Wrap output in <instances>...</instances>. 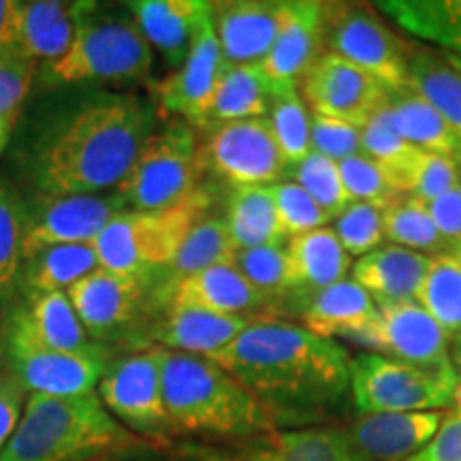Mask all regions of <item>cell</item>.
I'll return each mask as SVG.
<instances>
[{
	"label": "cell",
	"instance_id": "cell-1",
	"mask_svg": "<svg viewBox=\"0 0 461 461\" xmlns=\"http://www.w3.org/2000/svg\"><path fill=\"white\" fill-rule=\"evenodd\" d=\"M207 359L233 374L269 412L276 429L319 428L350 402L348 350L302 325L252 322Z\"/></svg>",
	"mask_w": 461,
	"mask_h": 461
},
{
	"label": "cell",
	"instance_id": "cell-2",
	"mask_svg": "<svg viewBox=\"0 0 461 461\" xmlns=\"http://www.w3.org/2000/svg\"><path fill=\"white\" fill-rule=\"evenodd\" d=\"M157 124V109L135 95L84 103L48 132L34 157V184L45 197L99 194L118 186Z\"/></svg>",
	"mask_w": 461,
	"mask_h": 461
},
{
	"label": "cell",
	"instance_id": "cell-3",
	"mask_svg": "<svg viewBox=\"0 0 461 461\" xmlns=\"http://www.w3.org/2000/svg\"><path fill=\"white\" fill-rule=\"evenodd\" d=\"M163 400L176 434L248 440L276 431L261 402L207 357L163 348Z\"/></svg>",
	"mask_w": 461,
	"mask_h": 461
},
{
	"label": "cell",
	"instance_id": "cell-4",
	"mask_svg": "<svg viewBox=\"0 0 461 461\" xmlns=\"http://www.w3.org/2000/svg\"><path fill=\"white\" fill-rule=\"evenodd\" d=\"M132 445L96 391L73 397L28 393L0 461H90Z\"/></svg>",
	"mask_w": 461,
	"mask_h": 461
},
{
	"label": "cell",
	"instance_id": "cell-5",
	"mask_svg": "<svg viewBox=\"0 0 461 461\" xmlns=\"http://www.w3.org/2000/svg\"><path fill=\"white\" fill-rule=\"evenodd\" d=\"M152 71V50L129 9L79 3L77 24L67 54L48 65L56 86L143 82Z\"/></svg>",
	"mask_w": 461,
	"mask_h": 461
},
{
	"label": "cell",
	"instance_id": "cell-6",
	"mask_svg": "<svg viewBox=\"0 0 461 461\" xmlns=\"http://www.w3.org/2000/svg\"><path fill=\"white\" fill-rule=\"evenodd\" d=\"M212 194L201 186L182 205L163 212L124 210L92 241L103 269L126 276L167 272L190 229L203 218Z\"/></svg>",
	"mask_w": 461,
	"mask_h": 461
},
{
	"label": "cell",
	"instance_id": "cell-7",
	"mask_svg": "<svg viewBox=\"0 0 461 461\" xmlns=\"http://www.w3.org/2000/svg\"><path fill=\"white\" fill-rule=\"evenodd\" d=\"M201 171L197 131L186 120H173L149 135L115 193L126 210H171L199 193Z\"/></svg>",
	"mask_w": 461,
	"mask_h": 461
},
{
	"label": "cell",
	"instance_id": "cell-8",
	"mask_svg": "<svg viewBox=\"0 0 461 461\" xmlns=\"http://www.w3.org/2000/svg\"><path fill=\"white\" fill-rule=\"evenodd\" d=\"M457 387V367L428 370L374 353L350 359V403L361 417L442 411L455 402Z\"/></svg>",
	"mask_w": 461,
	"mask_h": 461
},
{
	"label": "cell",
	"instance_id": "cell-9",
	"mask_svg": "<svg viewBox=\"0 0 461 461\" xmlns=\"http://www.w3.org/2000/svg\"><path fill=\"white\" fill-rule=\"evenodd\" d=\"M325 51L370 73L389 92L411 88L412 48L366 5H325Z\"/></svg>",
	"mask_w": 461,
	"mask_h": 461
},
{
	"label": "cell",
	"instance_id": "cell-10",
	"mask_svg": "<svg viewBox=\"0 0 461 461\" xmlns=\"http://www.w3.org/2000/svg\"><path fill=\"white\" fill-rule=\"evenodd\" d=\"M5 350L11 367L9 372L24 384L28 393L54 397L90 393L112 366L107 348L92 355H73L41 344L28 331L17 310L11 314L5 333Z\"/></svg>",
	"mask_w": 461,
	"mask_h": 461
},
{
	"label": "cell",
	"instance_id": "cell-11",
	"mask_svg": "<svg viewBox=\"0 0 461 461\" xmlns=\"http://www.w3.org/2000/svg\"><path fill=\"white\" fill-rule=\"evenodd\" d=\"M201 165L230 188L274 186L288 180V165L267 118H250L210 129Z\"/></svg>",
	"mask_w": 461,
	"mask_h": 461
},
{
	"label": "cell",
	"instance_id": "cell-12",
	"mask_svg": "<svg viewBox=\"0 0 461 461\" xmlns=\"http://www.w3.org/2000/svg\"><path fill=\"white\" fill-rule=\"evenodd\" d=\"M96 387L109 414L135 434L148 438L176 434L163 400V348L149 346L143 353L112 363Z\"/></svg>",
	"mask_w": 461,
	"mask_h": 461
},
{
	"label": "cell",
	"instance_id": "cell-13",
	"mask_svg": "<svg viewBox=\"0 0 461 461\" xmlns=\"http://www.w3.org/2000/svg\"><path fill=\"white\" fill-rule=\"evenodd\" d=\"M310 112L363 129L389 103V88L331 51L321 54L299 84Z\"/></svg>",
	"mask_w": 461,
	"mask_h": 461
},
{
	"label": "cell",
	"instance_id": "cell-14",
	"mask_svg": "<svg viewBox=\"0 0 461 461\" xmlns=\"http://www.w3.org/2000/svg\"><path fill=\"white\" fill-rule=\"evenodd\" d=\"M157 276H126L95 269L67 291L75 314L95 342L122 338L152 299Z\"/></svg>",
	"mask_w": 461,
	"mask_h": 461
},
{
	"label": "cell",
	"instance_id": "cell-15",
	"mask_svg": "<svg viewBox=\"0 0 461 461\" xmlns=\"http://www.w3.org/2000/svg\"><path fill=\"white\" fill-rule=\"evenodd\" d=\"M186 461H367L350 442L346 428L276 429L235 447H184Z\"/></svg>",
	"mask_w": 461,
	"mask_h": 461
},
{
	"label": "cell",
	"instance_id": "cell-16",
	"mask_svg": "<svg viewBox=\"0 0 461 461\" xmlns=\"http://www.w3.org/2000/svg\"><path fill=\"white\" fill-rule=\"evenodd\" d=\"M124 201L113 193L77 194V197H45L37 210L26 212L24 222V261L45 248L92 244L96 235L124 212Z\"/></svg>",
	"mask_w": 461,
	"mask_h": 461
},
{
	"label": "cell",
	"instance_id": "cell-17",
	"mask_svg": "<svg viewBox=\"0 0 461 461\" xmlns=\"http://www.w3.org/2000/svg\"><path fill=\"white\" fill-rule=\"evenodd\" d=\"M302 327L321 338H342L367 353L384 355L380 308L348 278L316 293L303 303Z\"/></svg>",
	"mask_w": 461,
	"mask_h": 461
},
{
	"label": "cell",
	"instance_id": "cell-18",
	"mask_svg": "<svg viewBox=\"0 0 461 461\" xmlns=\"http://www.w3.org/2000/svg\"><path fill=\"white\" fill-rule=\"evenodd\" d=\"M224 67H227V60L221 51L214 22H212V5H207L194 28L186 62L154 86V96H157L160 112L177 113L186 122L197 126L201 112L210 101Z\"/></svg>",
	"mask_w": 461,
	"mask_h": 461
},
{
	"label": "cell",
	"instance_id": "cell-19",
	"mask_svg": "<svg viewBox=\"0 0 461 461\" xmlns=\"http://www.w3.org/2000/svg\"><path fill=\"white\" fill-rule=\"evenodd\" d=\"M152 303L160 308L190 305L216 314L244 316L250 321H265L263 312L274 305L272 299L258 293L233 265H216L203 272L163 282L152 295Z\"/></svg>",
	"mask_w": 461,
	"mask_h": 461
},
{
	"label": "cell",
	"instance_id": "cell-20",
	"mask_svg": "<svg viewBox=\"0 0 461 461\" xmlns=\"http://www.w3.org/2000/svg\"><path fill=\"white\" fill-rule=\"evenodd\" d=\"M212 22L229 65H261L285 24L288 0H221Z\"/></svg>",
	"mask_w": 461,
	"mask_h": 461
},
{
	"label": "cell",
	"instance_id": "cell-21",
	"mask_svg": "<svg viewBox=\"0 0 461 461\" xmlns=\"http://www.w3.org/2000/svg\"><path fill=\"white\" fill-rule=\"evenodd\" d=\"M325 5L316 0H288L285 24L272 51L261 62L272 88H299L303 75L325 54Z\"/></svg>",
	"mask_w": 461,
	"mask_h": 461
},
{
	"label": "cell",
	"instance_id": "cell-22",
	"mask_svg": "<svg viewBox=\"0 0 461 461\" xmlns=\"http://www.w3.org/2000/svg\"><path fill=\"white\" fill-rule=\"evenodd\" d=\"M384 357L428 370H451V339L417 302L383 305Z\"/></svg>",
	"mask_w": 461,
	"mask_h": 461
},
{
	"label": "cell",
	"instance_id": "cell-23",
	"mask_svg": "<svg viewBox=\"0 0 461 461\" xmlns=\"http://www.w3.org/2000/svg\"><path fill=\"white\" fill-rule=\"evenodd\" d=\"M442 417V411L366 414L346 434L367 461H406L434 438Z\"/></svg>",
	"mask_w": 461,
	"mask_h": 461
},
{
	"label": "cell",
	"instance_id": "cell-24",
	"mask_svg": "<svg viewBox=\"0 0 461 461\" xmlns=\"http://www.w3.org/2000/svg\"><path fill=\"white\" fill-rule=\"evenodd\" d=\"M252 322L257 321L216 314L190 305H165L157 325L149 330L148 339L157 342V348L173 353L214 357Z\"/></svg>",
	"mask_w": 461,
	"mask_h": 461
},
{
	"label": "cell",
	"instance_id": "cell-25",
	"mask_svg": "<svg viewBox=\"0 0 461 461\" xmlns=\"http://www.w3.org/2000/svg\"><path fill=\"white\" fill-rule=\"evenodd\" d=\"M286 255L291 267L288 297L297 299L302 308L316 293L346 280L353 269V257L330 227L291 238L286 241Z\"/></svg>",
	"mask_w": 461,
	"mask_h": 461
},
{
	"label": "cell",
	"instance_id": "cell-26",
	"mask_svg": "<svg viewBox=\"0 0 461 461\" xmlns=\"http://www.w3.org/2000/svg\"><path fill=\"white\" fill-rule=\"evenodd\" d=\"M429 263L431 257L428 255L384 244L353 263L350 280L357 282L376 302L378 308L417 302V293Z\"/></svg>",
	"mask_w": 461,
	"mask_h": 461
},
{
	"label": "cell",
	"instance_id": "cell-27",
	"mask_svg": "<svg viewBox=\"0 0 461 461\" xmlns=\"http://www.w3.org/2000/svg\"><path fill=\"white\" fill-rule=\"evenodd\" d=\"M79 3L26 0L15 3L11 45L31 60L51 65L71 48Z\"/></svg>",
	"mask_w": 461,
	"mask_h": 461
},
{
	"label": "cell",
	"instance_id": "cell-28",
	"mask_svg": "<svg viewBox=\"0 0 461 461\" xmlns=\"http://www.w3.org/2000/svg\"><path fill=\"white\" fill-rule=\"evenodd\" d=\"M207 5L203 0H135L124 7L135 17L146 41L177 71L186 62L194 28Z\"/></svg>",
	"mask_w": 461,
	"mask_h": 461
},
{
	"label": "cell",
	"instance_id": "cell-29",
	"mask_svg": "<svg viewBox=\"0 0 461 461\" xmlns=\"http://www.w3.org/2000/svg\"><path fill=\"white\" fill-rule=\"evenodd\" d=\"M272 82L261 65H229L218 79L210 101L197 122V129L238 122V120L267 118L272 101Z\"/></svg>",
	"mask_w": 461,
	"mask_h": 461
},
{
	"label": "cell",
	"instance_id": "cell-30",
	"mask_svg": "<svg viewBox=\"0 0 461 461\" xmlns=\"http://www.w3.org/2000/svg\"><path fill=\"white\" fill-rule=\"evenodd\" d=\"M17 314L39 342L60 353L92 355L105 348L88 336L71 299L62 291L31 293L26 305L17 308Z\"/></svg>",
	"mask_w": 461,
	"mask_h": 461
},
{
	"label": "cell",
	"instance_id": "cell-31",
	"mask_svg": "<svg viewBox=\"0 0 461 461\" xmlns=\"http://www.w3.org/2000/svg\"><path fill=\"white\" fill-rule=\"evenodd\" d=\"M224 224H227L235 250L286 246L288 241L269 186L230 188L227 210H224Z\"/></svg>",
	"mask_w": 461,
	"mask_h": 461
},
{
	"label": "cell",
	"instance_id": "cell-32",
	"mask_svg": "<svg viewBox=\"0 0 461 461\" xmlns=\"http://www.w3.org/2000/svg\"><path fill=\"white\" fill-rule=\"evenodd\" d=\"M374 7L412 37L461 58V0H380Z\"/></svg>",
	"mask_w": 461,
	"mask_h": 461
},
{
	"label": "cell",
	"instance_id": "cell-33",
	"mask_svg": "<svg viewBox=\"0 0 461 461\" xmlns=\"http://www.w3.org/2000/svg\"><path fill=\"white\" fill-rule=\"evenodd\" d=\"M389 109L397 131L411 146L461 165V140L457 132L412 88L389 92Z\"/></svg>",
	"mask_w": 461,
	"mask_h": 461
},
{
	"label": "cell",
	"instance_id": "cell-34",
	"mask_svg": "<svg viewBox=\"0 0 461 461\" xmlns=\"http://www.w3.org/2000/svg\"><path fill=\"white\" fill-rule=\"evenodd\" d=\"M411 88L447 120L461 140V73L447 51L434 48L412 50Z\"/></svg>",
	"mask_w": 461,
	"mask_h": 461
},
{
	"label": "cell",
	"instance_id": "cell-35",
	"mask_svg": "<svg viewBox=\"0 0 461 461\" xmlns=\"http://www.w3.org/2000/svg\"><path fill=\"white\" fill-rule=\"evenodd\" d=\"M24 286L31 293H67L75 282L99 269L95 248L90 244L45 248L24 261Z\"/></svg>",
	"mask_w": 461,
	"mask_h": 461
},
{
	"label": "cell",
	"instance_id": "cell-36",
	"mask_svg": "<svg viewBox=\"0 0 461 461\" xmlns=\"http://www.w3.org/2000/svg\"><path fill=\"white\" fill-rule=\"evenodd\" d=\"M384 240L389 244L408 248L420 255H451L453 244L438 230L423 201L402 194L383 210Z\"/></svg>",
	"mask_w": 461,
	"mask_h": 461
},
{
	"label": "cell",
	"instance_id": "cell-37",
	"mask_svg": "<svg viewBox=\"0 0 461 461\" xmlns=\"http://www.w3.org/2000/svg\"><path fill=\"white\" fill-rule=\"evenodd\" d=\"M417 303L461 346V265L451 255L431 257L417 293Z\"/></svg>",
	"mask_w": 461,
	"mask_h": 461
},
{
	"label": "cell",
	"instance_id": "cell-38",
	"mask_svg": "<svg viewBox=\"0 0 461 461\" xmlns=\"http://www.w3.org/2000/svg\"><path fill=\"white\" fill-rule=\"evenodd\" d=\"M267 120L288 169L312 152V113L308 112L297 86L272 90Z\"/></svg>",
	"mask_w": 461,
	"mask_h": 461
},
{
	"label": "cell",
	"instance_id": "cell-39",
	"mask_svg": "<svg viewBox=\"0 0 461 461\" xmlns=\"http://www.w3.org/2000/svg\"><path fill=\"white\" fill-rule=\"evenodd\" d=\"M233 255L235 248L230 244L224 218L203 216L190 229L176 258L165 272L163 282L203 272V269L216 267V265H230Z\"/></svg>",
	"mask_w": 461,
	"mask_h": 461
},
{
	"label": "cell",
	"instance_id": "cell-40",
	"mask_svg": "<svg viewBox=\"0 0 461 461\" xmlns=\"http://www.w3.org/2000/svg\"><path fill=\"white\" fill-rule=\"evenodd\" d=\"M288 180L299 184L331 221H336L346 207L353 203L339 177L338 163L319 152H310L302 163L293 167L288 171Z\"/></svg>",
	"mask_w": 461,
	"mask_h": 461
},
{
	"label": "cell",
	"instance_id": "cell-41",
	"mask_svg": "<svg viewBox=\"0 0 461 461\" xmlns=\"http://www.w3.org/2000/svg\"><path fill=\"white\" fill-rule=\"evenodd\" d=\"M230 265L258 293L272 299L274 303L288 297L291 267H288L286 246H261L250 248V250H235Z\"/></svg>",
	"mask_w": 461,
	"mask_h": 461
},
{
	"label": "cell",
	"instance_id": "cell-42",
	"mask_svg": "<svg viewBox=\"0 0 461 461\" xmlns=\"http://www.w3.org/2000/svg\"><path fill=\"white\" fill-rule=\"evenodd\" d=\"M24 222L26 212L17 203L11 190L0 184V297L11 295L22 272Z\"/></svg>",
	"mask_w": 461,
	"mask_h": 461
},
{
	"label": "cell",
	"instance_id": "cell-43",
	"mask_svg": "<svg viewBox=\"0 0 461 461\" xmlns=\"http://www.w3.org/2000/svg\"><path fill=\"white\" fill-rule=\"evenodd\" d=\"M339 244L350 257H366L370 252L384 246L383 210L367 203L353 201L346 210L333 221L331 227Z\"/></svg>",
	"mask_w": 461,
	"mask_h": 461
},
{
	"label": "cell",
	"instance_id": "cell-44",
	"mask_svg": "<svg viewBox=\"0 0 461 461\" xmlns=\"http://www.w3.org/2000/svg\"><path fill=\"white\" fill-rule=\"evenodd\" d=\"M338 171L346 193L357 203H367L378 207V210H387L397 197H402L387 182L376 160H372L367 154H357V157L342 160V163H338Z\"/></svg>",
	"mask_w": 461,
	"mask_h": 461
},
{
	"label": "cell",
	"instance_id": "cell-45",
	"mask_svg": "<svg viewBox=\"0 0 461 461\" xmlns=\"http://www.w3.org/2000/svg\"><path fill=\"white\" fill-rule=\"evenodd\" d=\"M269 188H272L282 230L288 240L322 229L331 222V218L321 210V205L293 180L278 182Z\"/></svg>",
	"mask_w": 461,
	"mask_h": 461
},
{
	"label": "cell",
	"instance_id": "cell-46",
	"mask_svg": "<svg viewBox=\"0 0 461 461\" xmlns=\"http://www.w3.org/2000/svg\"><path fill=\"white\" fill-rule=\"evenodd\" d=\"M34 75V60L14 45H0V115L15 124Z\"/></svg>",
	"mask_w": 461,
	"mask_h": 461
},
{
	"label": "cell",
	"instance_id": "cell-47",
	"mask_svg": "<svg viewBox=\"0 0 461 461\" xmlns=\"http://www.w3.org/2000/svg\"><path fill=\"white\" fill-rule=\"evenodd\" d=\"M312 152L322 154L333 163H342L346 158L363 154L361 129L342 120L312 113Z\"/></svg>",
	"mask_w": 461,
	"mask_h": 461
},
{
	"label": "cell",
	"instance_id": "cell-48",
	"mask_svg": "<svg viewBox=\"0 0 461 461\" xmlns=\"http://www.w3.org/2000/svg\"><path fill=\"white\" fill-rule=\"evenodd\" d=\"M457 186H461V165L447 157L423 152L411 197L429 203Z\"/></svg>",
	"mask_w": 461,
	"mask_h": 461
},
{
	"label": "cell",
	"instance_id": "cell-49",
	"mask_svg": "<svg viewBox=\"0 0 461 461\" xmlns=\"http://www.w3.org/2000/svg\"><path fill=\"white\" fill-rule=\"evenodd\" d=\"M406 461H461V378L453 408L442 417L434 438Z\"/></svg>",
	"mask_w": 461,
	"mask_h": 461
},
{
	"label": "cell",
	"instance_id": "cell-50",
	"mask_svg": "<svg viewBox=\"0 0 461 461\" xmlns=\"http://www.w3.org/2000/svg\"><path fill=\"white\" fill-rule=\"evenodd\" d=\"M28 391L11 372H0V453L24 411Z\"/></svg>",
	"mask_w": 461,
	"mask_h": 461
},
{
	"label": "cell",
	"instance_id": "cell-51",
	"mask_svg": "<svg viewBox=\"0 0 461 461\" xmlns=\"http://www.w3.org/2000/svg\"><path fill=\"white\" fill-rule=\"evenodd\" d=\"M425 205H428V212L438 230L453 246L461 241V186L448 190V193L440 194Z\"/></svg>",
	"mask_w": 461,
	"mask_h": 461
},
{
	"label": "cell",
	"instance_id": "cell-52",
	"mask_svg": "<svg viewBox=\"0 0 461 461\" xmlns=\"http://www.w3.org/2000/svg\"><path fill=\"white\" fill-rule=\"evenodd\" d=\"M14 0H0V45H11L14 41Z\"/></svg>",
	"mask_w": 461,
	"mask_h": 461
},
{
	"label": "cell",
	"instance_id": "cell-53",
	"mask_svg": "<svg viewBox=\"0 0 461 461\" xmlns=\"http://www.w3.org/2000/svg\"><path fill=\"white\" fill-rule=\"evenodd\" d=\"M90 461H146L137 451V447H122V448H113V451H107L99 455V457L90 459Z\"/></svg>",
	"mask_w": 461,
	"mask_h": 461
},
{
	"label": "cell",
	"instance_id": "cell-54",
	"mask_svg": "<svg viewBox=\"0 0 461 461\" xmlns=\"http://www.w3.org/2000/svg\"><path fill=\"white\" fill-rule=\"evenodd\" d=\"M14 122H9L7 118H3V115H0V154H3V149H5V146H7V141H9V137H11V131H14Z\"/></svg>",
	"mask_w": 461,
	"mask_h": 461
},
{
	"label": "cell",
	"instance_id": "cell-55",
	"mask_svg": "<svg viewBox=\"0 0 461 461\" xmlns=\"http://www.w3.org/2000/svg\"><path fill=\"white\" fill-rule=\"evenodd\" d=\"M451 257L455 258V261H457V263L461 265V241H457V244L453 246V250H451Z\"/></svg>",
	"mask_w": 461,
	"mask_h": 461
},
{
	"label": "cell",
	"instance_id": "cell-56",
	"mask_svg": "<svg viewBox=\"0 0 461 461\" xmlns=\"http://www.w3.org/2000/svg\"><path fill=\"white\" fill-rule=\"evenodd\" d=\"M448 58H451V62L455 65V68H457V71L461 73V58H457V56H451V54H448Z\"/></svg>",
	"mask_w": 461,
	"mask_h": 461
}]
</instances>
